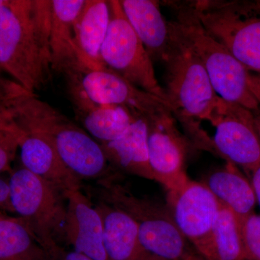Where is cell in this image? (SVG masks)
Instances as JSON below:
<instances>
[{
    "label": "cell",
    "mask_w": 260,
    "mask_h": 260,
    "mask_svg": "<svg viewBox=\"0 0 260 260\" xmlns=\"http://www.w3.org/2000/svg\"><path fill=\"white\" fill-rule=\"evenodd\" d=\"M4 104L19 128L45 135L65 166L80 180L99 181L112 176L102 145L37 94L10 80Z\"/></svg>",
    "instance_id": "cell-2"
},
{
    "label": "cell",
    "mask_w": 260,
    "mask_h": 260,
    "mask_svg": "<svg viewBox=\"0 0 260 260\" xmlns=\"http://www.w3.org/2000/svg\"><path fill=\"white\" fill-rule=\"evenodd\" d=\"M240 223L246 260H260V215L251 214Z\"/></svg>",
    "instance_id": "cell-25"
},
{
    "label": "cell",
    "mask_w": 260,
    "mask_h": 260,
    "mask_svg": "<svg viewBox=\"0 0 260 260\" xmlns=\"http://www.w3.org/2000/svg\"><path fill=\"white\" fill-rule=\"evenodd\" d=\"M48 256H56L61 260H93L89 256L73 250V249L67 250L63 246H61L51 254H48Z\"/></svg>",
    "instance_id": "cell-27"
},
{
    "label": "cell",
    "mask_w": 260,
    "mask_h": 260,
    "mask_svg": "<svg viewBox=\"0 0 260 260\" xmlns=\"http://www.w3.org/2000/svg\"><path fill=\"white\" fill-rule=\"evenodd\" d=\"M48 257H49V260H61L56 256H49Z\"/></svg>",
    "instance_id": "cell-34"
},
{
    "label": "cell",
    "mask_w": 260,
    "mask_h": 260,
    "mask_svg": "<svg viewBox=\"0 0 260 260\" xmlns=\"http://www.w3.org/2000/svg\"><path fill=\"white\" fill-rule=\"evenodd\" d=\"M254 117H255L256 129H257L258 133H259L260 138V112L259 114H255V115H254Z\"/></svg>",
    "instance_id": "cell-33"
},
{
    "label": "cell",
    "mask_w": 260,
    "mask_h": 260,
    "mask_svg": "<svg viewBox=\"0 0 260 260\" xmlns=\"http://www.w3.org/2000/svg\"><path fill=\"white\" fill-rule=\"evenodd\" d=\"M51 0H0V68L37 94L51 78Z\"/></svg>",
    "instance_id": "cell-1"
},
{
    "label": "cell",
    "mask_w": 260,
    "mask_h": 260,
    "mask_svg": "<svg viewBox=\"0 0 260 260\" xmlns=\"http://www.w3.org/2000/svg\"><path fill=\"white\" fill-rule=\"evenodd\" d=\"M110 23L109 2L86 0L75 23V44L80 59L88 68L103 66L101 51Z\"/></svg>",
    "instance_id": "cell-20"
},
{
    "label": "cell",
    "mask_w": 260,
    "mask_h": 260,
    "mask_svg": "<svg viewBox=\"0 0 260 260\" xmlns=\"http://www.w3.org/2000/svg\"><path fill=\"white\" fill-rule=\"evenodd\" d=\"M249 85L253 95L260 107V74L249 73Z\"/></svg>",
    "instance_id": "cell-29"
},
{
    "label": "cell",
    "mask_w": 260,
    "mask_h": 260,
    "mask_svg": "<svg viewBox=\"0 0 260 260\" xmlns=\"http://www.w3.org/2000/svg\"><path fill=\"white\" fill-rule=\"evenodd\" d=\"M102 146L110 166L155 181L149 162L148 124L145 118L138 116L121 137Z\"/></svg>",
    "instance_id": "cell-19"
},
{
    "label": "cell",
    "mask_w": 260,
    "mask_h": 260,
    "mask_svg": "<svg viewBox=\"0 0 260 260\" xmlns=\"http://www.w3.org/2000/svg\"><path fill=\"white\" fill-rule=\"evenodd\" d=\"M207 121L214 130L209 138L210 150L246 172L259 165L260 138L254 113L220 98Z\"/></svg>",
    "instance_id": "cell-9"
},
{
    "label": "cell",
    "mask_w": 260,
    "mask_h": 260,
    "mask_svg": "<svg viewBox=\"0 0 260 260\" xmlns=\"http://www.w3.org/2000/svg\"><path fill=\"white\" fill-rule=\"evenodd\" d=\"M1 212L13 213L10 203L9 182L0 178V213Z\"/></svg>",
    "instance_id": "cell-26"
},
{
    "label": "cell",
    "mask_w": 260,
    "mask_h": 260,
    "mask_svg": "<svg viewBox=\"0 0 260 260\" xmlns=\"http://www.w3.org/2000/svg\"><path fill=\"white\" fill-rule=\"evenodd\" d=\"M86 0L51 1L49 47L52 71L65 78L87 68L75 44L77 19Z\"/></svg>",
    "instance_id": "cell-15"
},
{
    "label": "cell",
    "mask_w": 260,
    "mask_h": 260,
    "mask_svg": "<svg viewBox=\"0 0 260 260\" xmlns=\"http://www.w3.org/2000/svg\"><path fill=\"white\" fill-rule=\"evenodd\" d=\"M110 23L101 51L103 66L168 104L153 61L126 19L119 0H110Z\"/></svg>",
    "instance_id": "cell-8"
},
{
    "label": "cell",
    "mask_w": 260,
    "mask_h": 260,
    "mask_svg": "<svg viewBox=\"0 0 260 260\" xmlns=\"http://www.w3.org/2000/svg\"><path fill=\"white\" fill-rule=\"evenodd\" d=\"M8 182L13 213L23 219L47 254L62 246L67 215L64 195L23 167L11 172Z\"/></svg>",
    "instance_id": "cell-7"
},
{
    "label": "cell",
    "mask_w": 260,
    "mask_h": 260,
    "mask_svg": "<svg viewBox=\"0 0 260 260\" xmlns=\"http://www.w3.org/2000/svg\"><path fill=\"white\" fill-rule=\"evenodd\" d=\"M95 205L102 219L108 259L151 260L142 248L138 226L129 214L103 200Z\"/></svg>",
    "instance_id": "cell-18"
},
{
    "label": "cell",
    "mask_w": 260,
    "mask_h": 260,
    "mask_svg": "<svg viewBox=\"0 0 260 260\" xmlns=\"http://www.w3.org/2000/svg\"><path fill=\"white\" fill-rule=\"evenodd\" d=\"M146 120L149 162L155 181L172 192L189 180L184 169L187 142L178 129L172 113Z\"/></svg>",
    "instance_id": "cell-12"
},
{
    "label": "cell",
    "mask_w": 260,
    "mask_h": 260,
    "mask_svg": "<svg viewBox=\"0 0 260 260\" xmlns=\"http://www.w3.org/2000/svg\"><path fill=\"white\" fill-rule=\"evenodd\" d=\"M13 121V114L3 103L0 102V124Z\"/></svg>",
    "instance_id": "cell-30"
},
{
    "label": "cell",
    "mask_w": 260,
    "mask_h": 260,
    "mask_svg": "<svg viewBox=\"0 0 260 260\" xmlns=\"http://www.w3.org/2000/svg\"><path fill=\"white\" fill-rule=\"evenodd\" d=\"M67 215L64 243L93 260H109L104 243L102 217L95 205L79 190L64 194Z\"/></svg>",
    "instance_id": "cell-14"
},
{
    "label": "cell",
    "mask_w": 260,
    "mask_h": 260,
    "mask_svg": "<svg viewBox=\"0 0 260 260\" xmlns=\"http://www.w3.org/2000/svg\"><path fill=\"white\" fill-rule=\"evenodd\" d=\"M169 205L177 227L204 260H220L214 241L220 203L204 183L188 180L169 193Z\"/></svg>",
    "instance_id": "cell-10"
},
{
    "label": "cell",
    "mask_w": 260,
    "mask_h": 260,
    "mask_svg": "<svg viewBox=\"0 0 260 260\" xmlns=\"http://www.w3.org/2000/svg\"><path fill=\"white\" fill-rule=\"evenodd\" d=\"M251 176V184L254 190L256 203L260 207V164L250 172Z\"/></svg>",
    "instance_id": "cell-28"
},
{
    "label": "cell",
    "mask_w": 260,
    "mask_h": 260,
    "mask_svg": "<svg viewBox=\"0 0 260 260\" xmlns=\"http://www.w3.org/2000/svg\"><path fill=\"white\" fill-rule=\"evenodd\" d=\"M67 90L77 119L101 145L119 138L139 116L125 108L93 102L71 85Z\"/></svg>",
    "instance_id": "cell-17"
},
{
    "label": "cell",
    "mask_w": 260,
    "mask_h": 260,
    "mask_svg": "<svg viewBox=\"0 0 260 260\" xmlns=\"http://www.w3.org/2000/svg\"><path fill=\"white\" fill-rule=\"evenodd\" d=\"M64 79L67 85L78 89L93 102L125 108L145 119L172 113L161 99L138 88L106 68H85Z\"/></svg>",
    "instance_id": "cell-11"
},
{
    "label": "cell",
    "mask_w": 260,
    "mask_h": 260,
    "mask_svg": "<svg viewBox=\"0 0 260 260\" xmlns=\"http://www.w3.org/2000/svg\"><path fill=\"white\" fill-rule=\"evenodd\" d=\"M2 72L3 70L0 68V102L4 104L5 99H6V87L9 79L5 78Z\"/></svg>",
    "instance_id": "cell-31"
},
{
    "label": "cell",
    "mask_w": 260,
    "mask_h": 260,
    "mask_svg": "<svg viewBox=\"0 0 260 260\" xmlns=\"http://www.w3.org/2000/svg\"><path fill=\"white\" fill-rule=\"evenodd\" d=\"M183 260H204L203 258L201 257L200 255H198V254H195V253L192 252V251H190L189 254H187L185 256Z\"/></svg>",
    "instance_id": "cell-32"
},
{
    "label": "cell",
    "mask_w": 260,
    "mask_h": 260,
    "mask_svg": "<svg viewBox=\"0 0 260 260\" xmlns=\"http://www.w3.org/2000/svg\"><path fill=\"white\" fill-rule=\"evenodd\" d=\"M174 10L172 20L179 37L199 58L214 90L225 102L238 104L255 114L260 107L251 92L249 73L223 44L203 26L189 1L167 2Z\"/></svg>",
    "instance_id": "cell-3"
},
{
    "label": "cell",
    "mask_w": 260,
    "mask_h": 260,
    "mask_svg": "<svg viewBox=\"0 0 260 260\" xmlns=\"http://www.w3.org/2000/svg\"><path fill=\"white\" fill-rule=\"evenodd\" d=\"M178 37L177 47L164 63L167 67L164 90L176 120L196 143L206 147V135L201 124L208 120L220 97L199 58L179 34Z\"/></svg>",
    "instance_id": "cell-4"
},
{
    "label": "cell",
    "mask_w": 260,
    "mask_h": 260,
    "mask_svg": "<svg viewBox=\"0 0 260 260\" xmlns=\"http://www.w3.org/2000/svg\"><path fill=\"white\" fill-rule=\"evenodd\" d=\"M23 132L12 122L0 124V173L9 172L19 150Z\"/></svg>",
    "instance_id": "cell-24"
},
{
    "label": "cell",
    "mask_w": 260,
    "mask_h": 260,
    "mask_svg": "<svg viewBox=\"0 0 260 260\" xmlns=\"http://www.w3.org/2000/svg\"><path fill=\"white\" fill-rule=\"evenodd\" d=\"M204 184L219 203L232 210L239 220L254 213L256 200L252 186L236 166L228 162L223 169L210 174Z\"/></svg>",
    "instance_id": "cell-21"
},
{
    "label": "cell",
    "mask_w": 260,
    "mask_h": 260,
    "mask_svg": "<svg viewBox=\"0 0 260 260\" xmlns=\"http://www.w3.org/2000/svg\"><path fill=\"white\" fill-rule=\"evenodd\" d=\"M214 241L220 260H246L240 220L222 205L214 226Z\"/></svg>",
    "instance_id": "cell-23"
},
{
    "label": "cell",
    "mask_w": 260,
    "mask_h": 260,
    "mask_svg": "<svg viewBox=\"0 0 260 260\" xmlns=\"http://www.w3.org/2000/svg\"><path fill=\"white\" fill-rule=\"evenodd\" d=\"M200 21L251 73L260 74V1H189Z\"/></svg>",
    "instance_id": "cell-6"
},
{
    "label": "cell",
    "mask_w": 260,
    "mask_h": 260,
    "mask_svg": "<svg viewBox=\"0 0 260 260\" xmlns=\"http://www.w3.org/2000/svg\"><path fill=\"white\" fill-rule=\"evenodd\" d=\"M114 176L98 181L101 199L124 210L135 220L140 244L151 260H183L190 252L189 243L170 210L133 194L116 182Z\"/></svg>",
    "instance_id": "cell-5"
},
{
    "label": "cell",
    "mask_w": 260,
    "mask_h": 260,
    "mask_svg": "<svg viewBox=\"0 0 260 260\" xmlns=\"http://www.w3.org/2000/svg\"><path fill=\"white\" fill-rule=\"evenodd\" d=\"M20 129L23 135L19 150L23 168L47 181L64 195L81 189L83 181L65 166L45 135L36 130Z\"/></svg>",
    "instance_id": "cell-16"
},
{
    "label": "cell",
    "mask_w": 260,
    "mask_h": 260,
    "mask_svg": "<svg viewBox=\"0 0 260 260\" xmlns=\"http://www.w3.org/2000/svg\"><path fill=\"white\" fill-rule=\"evenodd\" d=\"M0 260H49V257L23 219L0 213Z\"/></svg>",
    "instance_id": "cell-22"
},
{
    "label": "cell",
    "mask_w": 260,
    "mask_h": 260,
    "mask_svg": "<svg viewBox=\"0 0 260 260\" xmlns=\"http://www.w3.org/2000/svg\"><path fill=\"white\" fill-rule=\"evenodd\" d=\"M126 19L152 61L165 63L177 47L179 37L173 21H168L155 0H119Z\"/></svg>",
    "instance_id": "cell-13"
}]
</instances>
